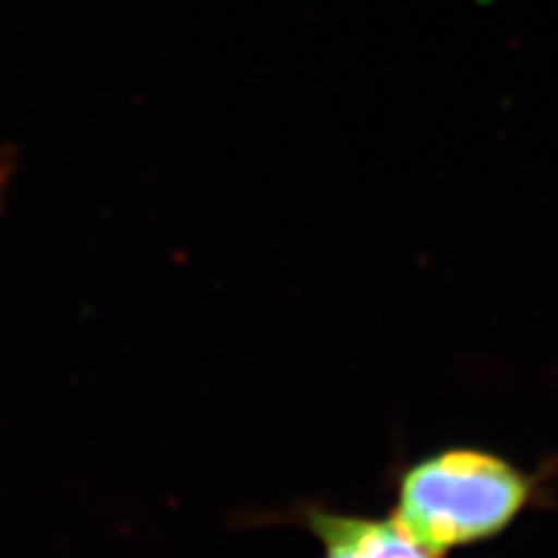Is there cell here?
I'll return each mask as SVG.
<instances>
[{
	"mask_svg": "<svg viewBox=\"0 0 558 558\" xmlns=\"http://www.w3.org/2000/svg\"><path fill=\"white\" fill-rule=\"evenodd\" d=\"M269 522L303 527L320 546V558H432L411 541L393 518L367 512H347L324 501H295L275 512Z\"/></svg>",
	"mask_w": 558,
	"mask_h": 558,
	"instance_id": "2",
	"label": "cell"
},
{
	"mask_svg": "<svg viewBox=\"0 0 558 558\" xmlns=\"http://www.w3.org/2000/svg\"><path fill=\"white\" fill-rule=\"evenodd\" d=\"M556 481L558 458L530 471L486 445H442L396 465L390 518L432 558H450L499 541L527 512L554 505Z\"/></svg>",
	"mask_w": 558,
	"mask_h": 558,
	"instance_id": "1",
	"label": "cell"
}]
</instances>
